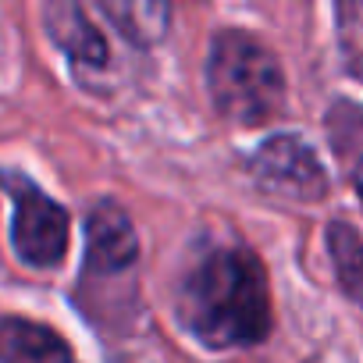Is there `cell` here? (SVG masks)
Listing matches in <instances>:
<instances>
[{
  "label": "cell",
  "instance_id": "2",
  "mask_svg": "<svg viewBox=\"0 0 363 363\" xmlns=\"http://www.w3.org/2000/svg\"><path fill=\"white\" fill-rule=\"evenodd\" d=\"M207 86L214 107L235 125H264L285 104V75L274 54L246 33H221L211 47Z\"/></svg>",
  "mask_w": 363,
  "mask_h": 363
},
{
  "label": "cell",
  "instance_id": "8",
  "mask_svg": "<svg viewBox=\"0 0 363 363\" xmlns=\"http://www.w3.org/2000/svg\"><path fill=\"white\" fill-rule=\"evenodd\" d=\"M111 18V26L135 47H153L164 40L171 11L167 0H93Z\"/></svg>",
  "mask_w": 363,
  "mask_h": 363
},
{
  "label": "cell",
  "instance_id": "10",
  "mask_svg": "<svg viewBox=\"0 0 363 363\" xmlns=\"http://www.w3.org/2000/svg\"><path fill=\"white\" fill-rule=\"evenodd\" d=\"M356 196H359V203H363V160H359V167H356Z\"/></svg>",
  "mask_w": 363,
  "mask_h": 363
},
{
  "label": "cell",
  "instance_id": "9",
  "mask_svg": "<svg viewBox=\"0 0 363 363\" xmlns=\"http://www.w3.org/2000/svg\"><path fill=\"white\" fill-rule=\"evenodd\" d=\"M328 250H331V264H335V278H338V289L356 303L363 306V239L335 221L328 228Z\"/></svg>",
  "mask_w": 363,
  "mask_h": 363
},
{
  "label": "cell",
  "instance_id": "7",
  "mask_svg": "<svg viewBox=\"0 0 363 363\" xmlns=\"http://www.w3.org/2000/svg\"><path fill=\"white\" fill-rule=\"evenodd\" d=\"M47 29L54 36V43L79 65L89 68H104L107 65V43L104 36L93 29V22L79 11V4L72 0H54L47 11Z\"/></svg>",
  "mask_w": 363,
  "mask_h": 363
},
{
  "label": "cell",
  "instance_id": "1",
  "mask_svg": "<svg viewBox=\"0 0 363 363\" xmlns=\"http://www.w3.org/2000/svg\"><path fill=\"white\" fill-rule=\"evenodd\" d=\"M178 317L203 345H253L271 328V292L260 257L250 250L207 253L182 285Z\"/></svg>",
  "mask_w": 363,
  "mask_h": 363
},
{
  "label": "cell",
  "instance_id": "6",
  "mask_svg": "<svg viewBox=\"0 0 363 363\" xmlns=\"http://www.w3.org/2000/svg\"><path fill=\"white\" fill-rule=\"evenodd\" d=\"M0 363H75V352L54 328L8 317L0 320Z\"/></svg>",
  "mask_w": 363,
  "mask_h": 363
},
{
  "label": "cell",
  "instance_id": "3",
  "mask_svg": "<svg viewBox=\"0 0 363 363\" xmlns=\"http://www.w3.org/2000/svg\"><path fill=\"white\" fill-rule=\"evenodd\" d=\"M0 182H4V189L11 193V203H15L11 246L18 260L36 271L57 267L68 253V232H72L68 211L22 174H0Z\"/></svg>",
  "mask_w": 363,
  "mask_h": 363
},
{
  "label": "cell",
  "instance_id": "4",
  "mask_svg": "<svg viewBox=\"0 0 363 363\" xmlns=\"http://www.w3.org/2000/svg\"><path fill=\"white\" fill-rule=\"evenodd\" d=\"M250 171L260 189L289 196V200H320L328 193V171L299 135L267 139L253 153Z\"/></svg>",
  "mask_w": 363,
  "mask_h": 363
},
{
  "label": "cell",
  "instance_id": "5",
  "mask_svg": "<svg viewBox=\"0 0 363 363\" xmlns=\"http://www.w3.org/2000/svg\"><path fill=\"white\" fill-rule=\"evenodd\" d=\"M139 260V235L132 218L114 203L100 200L86 218V267L93 274H118Z\"/></svg>",
  "mask_w": 363,
  "mask_h": 363
}]
</instances>
